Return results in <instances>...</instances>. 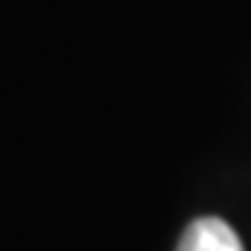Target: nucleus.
Segmentation results:
<instances>
[{
	"label": "nucleus",
	"instance_id": "1",
	"mask_svg": "<svg viewBox=\"0 0 251 251\" xmlns=\"http://www.w3.org/2000/svg\"><path fill=\"white\" fill-rule=\"evenodd\" d=\"M176 251H245V245L228 222L205 215V219H196L186 225Z\"/></svg>",
	"mask_w": 251,
	"mask_h": 251
}]
</instances>
